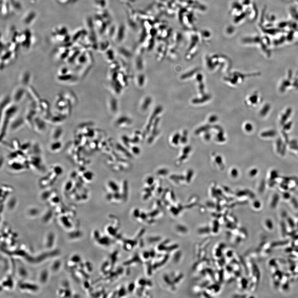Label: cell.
Here are the masks:
<instances>
[{
    "mask_svg": "<svg viewBox=\"0 0 298 298\" xmlns=\"http://www.w3.org/2000/svg\"><path fill=\"white\" fill-rule=\"evenodd\" d=\"M194 11L186 8H182L179 15L180 22L185 27L193 30L196 22V18L194 13Z\"/></svg>",
    "mask_w": 298,
    "mask_h": 298,
    "instance_id": "cell-1",
    "label": "cell"
},
{
    "mask_svg": "<svg viewBox=\"0 0 298 298\" xmlns=\"http://www.w3.org/2000/svg\"><path fill=\"white\" fill-rule=\"evenodd\" d=\"M244 11L242 4L234 1L231 4L230 9V14L233 18L236 17L242 14Z\"/></svg>",
    "mask_w": 298,
    "mask_h": 298,
    "instance_id": "cell-2",
    "label": "cell"
},
{
    "mask_svg": "<svg viewBox=\"0 0 298 298\" xmlns=\"http://www.w3.org/2000/svg\"><path fill=\"white\" fill-rule=\"evenodd\" d=\"M199 34L200 39L203 41L209 40L212 36L211 32L209 30H201L199 32Z\"/></svg>",
    "mask_w": 298,
    "mask_h": 298,
    "instance_id": "cell-3",
    "label": "cell"
},
{
    "mask_svg": "<svg viewBox=\"0 0 298 298\" xmlns=\"http://www.w3.org/2000/svg\"><path fill=\"white\" fill-rule=\"evenodd\" d=\"M225 33L228 36H231L234 35L236 33V29L234 26H228L225 28Z\"/></svg>",
    "mask_w": 298,
    "mask_h": 298,
    "instance_id": "cell-4",
    "label": "cell"
},
{
    "mask_svg": "<svg viewBox=\"0 0 298 298\" xmlns=\"http://www.w3.org/2000/svg\"><path fill=\"white\" fill-rule=\"evenodd\" d=\"M289 15L290 17L292 18L293 20L298 21V12L296 9L295 8H290L289 9Z\"/></svg>",
    "mask_w": 298,
    "mask_h": 298,
    "instance_id": "cell-5",
    "label": "cell"
},
{
    "mask_svg": "<svg viewBox=\"0 0 298 298\" xmlns=\"http://www.w3.org/2000/svg\"><path fill=\"white\" fill-rule=\"evenodd\" d=\"M34 16H35V14L34 12H30L28 15H26V18L25 19V23H26V24H30V23L34 19Z\"/></svg>",
    "mask_w": 298,
    "mask_h": 298,
    "instance_id": "cell-6",
    "label": "cell"
},
{
    "mask_svg": "<svg viewBox=\"0 0 298 298\" xmlns=\"http://www.w3.org/2000/svg\"><path fill=\"white\" fill-rule=\"evenodd\" d=\"M251 4V0H242V2L241 3L242 6H248Z\"/></svg>",
    "mask_w": 298,
    "mask_h": 298,
    "instance_id": "cell-7",
    "label": "cell"
},
{
    "mask_svg": "<svg viewBox=\"0 0 298 298\" xmlns=\"http://www.w3.org/2000/svg\"><path fill=\"white\" fill-rule=\"evenodd\" d=\"M296 1L298 3V0H296Z\"/></svg>",
    "mask_w": 298,
    "mask_h": 298,
    "instance_id": "cell-8",
    "label": "cell"
}]
</instances>
